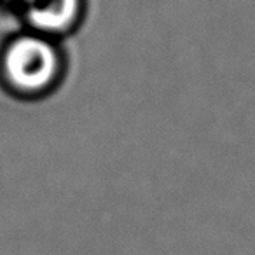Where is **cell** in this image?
<instances>
[{"label": "cell", "instance_id": "6da1fadb", "mask_svg": "<svg viewBox=\"0 0 255 255\" xmlns=\"http://www.w3.org/2000/svg\"><path fill=\"white\" fill-rule=\"evenodd\" d=\"M68 74L65 42L28 28L11 35L0 49V82L14 98L42 102L60 91Z\"/></svg>", "mask_w": 255, "mask_h": 255}, {"label": "cell", "instance_id": "7a4b0ae2", "mask_svg": "<svg viewBox=\"0 0 255 255\" xmlns=\"http://www.w3.org/2000/svg\"><path fill=\"white\" fill-rule=\"evenodd\" d=\"M89 0H33L18 11L23 28L65 42L82 28Z\"/></svg>", "mask_w": 255, "mask_h": 255}, {"label": "cell", "instance_id": "3957f363", "mask_svg": "<svg viewBox=\"0 0 255 255\" xmlns=\"http://www.w3.org/2000/svg\"><path fill=\"white\" fill-rule=\"evenodd\" d=\"M5 2H7L11 7H14L16 12H18V11H21L23 7H26L28 4H32L33 0H5Z\"/></svg>", "mask_w": 255, "mask_h": 255}]
</instances>
